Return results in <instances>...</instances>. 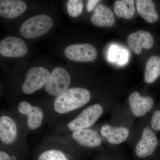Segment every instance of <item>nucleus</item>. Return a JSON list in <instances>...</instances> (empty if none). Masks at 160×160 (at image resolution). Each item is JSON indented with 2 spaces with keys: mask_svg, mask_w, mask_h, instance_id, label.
<instances>
[{
  "mask_svg": "<svg viewBox=\"0 0 160 160\" xmlns=\"http://www.w3.org/2000/svg\"><path fill=\"white\" fill-rule=\"evenodd\" d=\"M91 94L89 90L81 88H69L57 97L54 100V110L65 114L85 106L89 102Z\"/></svg>",
  "mask_w": 160,
  "mask_h": 160,
  "instance_id": "f257e3e1",
  "label": "nucleus"
},
{
  "mask_svg": "<svg viewBox=\"0 0 160 160\" xmlns=\"http://www.w3.org/2000/svg\"><path fill=\"white\" fill-rule=\"evenodd\" d=\"M53 25V21L49 16L38 15L25 21L20 27V32L26 38H36L46 34Z\"/></svg>",
  "mask_w": 160,
  "mask_h": 160,
  "instance_id": "f03ea898",
  "label": "nucleus"
},
{
  "mask_svg": "<svg viewBox=\"0 0 160 160\" xmlns=\"http://www.w3.org/2000/svg\"><path fill=\"white\" fill-rule=\"evenodd\" d=\"M70 82V76L66 69L56 67L50 73L45 86V90L49 94L58 97L69 89Z\"/></svg>",
  "mask_w": 160,
  "mask_h": 160,
  "instance_id": "7ed1b4c3",
  "label": "nucleus"
},
{
  "mask_svg": "<svg viewBox=\"0 0 160 160\" xmlns=\"http://www.w3.org/2000/svg\"><path fill=\"white\" fill-rule=\"evenodd\" d=\"M103 112L102 107L100 104H96L89 106L68 123L67 127L72 132L88 129L97 122Z\"/></svg>",
  "mask_w": 160,
  "mask_h": 160,
  "instance_id": "20e7f679",
  "label": "nucleus"
},
{
  "mask_svg": "<svg viewBox=\"0 0 160 160\" xmlns=\"http://www.w3.org/2000/svg\"><path fill=\"white\" fill-rule=\"evenodd\" d=\"M50 73L48 69L42 67L30 68L26 73L22 90L26 94L33 93L45 86Z\"/></svg>",
  "mask_w": 160,
  "mask_h": 160,
  "instance_id": "39448f33",
  "label": "nucleus"
},
{
  "mask_svg": "<svg viewBox=\"0 0 160 160\" xmlns=\"http://www.w3.org/2000/svg\"><path fill=\"white\" fill-rule=\"evenodd\" d=\"M65 54L69 60L82 62L94 61L97 57L98 52L91 44H78L67 46L65 50Z\"/></svg>",
  "mask_w": 160,
  "mask_h": 160,
  "instance_id": "423d86ee",
  "label": "nucleus"
},
{
  "mask_svg": "<svg viewBox=\"0 0 160 160\" xmlns=\"http://www.w3.org/2000/svg\"><path fill=\"white\" fill-rule=\"evenodd\" d=\"M27 51L26 43L20 38L9 37L0 42V53L5 57H21L26 55Z\"/></svg>",
  "mask_w": 160,
  "mask_h": 160,
  "instance_id": "0eeeda50",
  "label": "nucleus"
},
{
  "mask_svg": "<svg viewBox=\"0 0 160 160\" xmlns=\"http://www.w3.org/2000/svg\"><path fill=\"white\" fill-rule=\"evenodd\" d=\"M158 145V139L154 132L149 127L144 129L142 136L136 146L135 152L139 158H145L154 152Z\"/></svg>",
  "mask_w": 160,
  "mask_h": 160,
  "instance_id": "6e6552de",
  "label": "nucleus"
},
{
  "mask_svg": "<svg viewBox=\"0 0 160 160\" xmlns=\"http://www.w3.org/2000/svg\"><path fill=\"white\" fill-rule=\"evenodd\" d=\"M127 43L129 48L134 53L140 55L142 49H150L153 47L154 39L149 32L139 30L128 36Z\"/></svg>",
  "mask_w": 160,
  "mask_h": 160,
  "instance_id": "1a4fd4ad",
  "label": "nucleus"
},
{
  "mask_svg": "<svg viewBox=\"0 0 160 160\" xmlns=\"http://www.w3.org/2000/svg\"><path fill=\"white\" fill-rule=\"evenodd\" d=\"M18 110L20 113L27 116V125L29 129L34 130L42 125L44 114L39 107L32 106L26 101H23L19 104Z\"/></svg>",
  "mask_w": 160,
  "mask_h": 160,
  "instance_id": "9d476101",
  "label": "nucleus"
},
{
  "mask_svg": "<svg viewBox=\"0 0 160 160\" xmlns=\"http://www.w3.org/2000/svg\"><path fill=\"white\" fill-rule=\"evenodd\" d=\"M129 108L135 116L142 117L152 108L154 102L149 96L142 97L136 91L132 92L129 98Z\"/></svg>",
  "mask_w": 160,
  "mask_h": 160,
  "instance_id": "9b49d317",
  "label": "nucleus"
},
{
  "mask_svg": "<svg viewBox=\"0 0 160 160\" xmlns=\"http://www.w3.org/2000/svg\"><path fill=\"white\" fill-rule=\"evenodd\" d=\"M18 129L13 119L8 116H2L0 118V139L6 145L13 144L16 140Z\"/></svg>",
  "mask_w": 160,
  "mask_h": 160,
  "instance_id": "f8f14e48",
  "label": "nucleus"
},
{
  "mask_svg": "<svg viewBox=\"0 0 160 160\" xmlns=\"http://www.w3.org/2000/svg\"><path fill=\"white\" fill-rule=\"evenodd\" d=\"M92 22L101 27H110L115 23V17L112 10L105 5H98L91 17Z\"/></svg>",
  "mask_w": 160,
  "mask_h": 160,
  "instance_id": "ddd939ff",
  "label": "nucleus"
},
{
  "mask_svg": "<svg viewBox=\"0 0 160 160\" xmlns=\"http://www.w3.org/2000/svg\"><path fill=\"white\" fill-rule=\"evenodd\" d=\"M27 8L26 3L20 0H1L0 15L7 19L18 17Z\"/></svg>",
  "mask_w": 160,
  "mask_h": 160,
  "instance_id": "4468645a",
  "label": "nucleus"
},
{
  "mask_svg": "<svg viewBox=\"0 0 160 160\" xmlns=\"http://www.w3.org/2000/svg\"><path fill=\"white\" fill-rule=\"evenodd\" d=\"M72 137L80 146L88 148L98 147L102 143V140L96 132L91 129H82L74 131Z\"/></svg>",
  "mask_w": 160,
  "mask_h": 160,
  "instance_id": "2eb2a0df",
  "label": "nucleus"
},
{
  "mask_svg": "<svg viewBox=\"0 0 160 160\" xmlns=\"http://www.w3.org/2000/svg\"><path fill=\"white\" fill-rule=\"evenodd\" d=\"M101 133L109 143L118 145L128 138L129 132L126 127H115L106 124L101 127Z\"/></svg>",
  "mask_w": 160,
  "mask_h": 160,
  "instance_id": "dca6fc26",
  "label": "nucleus"
},
{
  "mask_svg": "<svg viewBox=\"0 0 160 160\" xmlns=\"http://www.w3.org/2000/svg\"><path fill=\"white\" fill-rule=\"evenodd\" d=\"M137 9L141 17L149 23L158 21L159 16L156 10L154 2L151 0H137L136 1Z\"/></svg>",
  "mask_w": 160,
  "mask_h": 160,
  "instance_id": "f3484780",
  "label": "nucleus"
},
{
  "mask_svg": "<svg viewBox=\"0 0 160 160\" xmlns=\"http://www.w3.org/2000/svg\"><path fill=\"white\" fill-rule=\"evenodd\" d=\"M133 0H118L114 2L113 9L115 13L119 18L131 19L134 16L135 9Z\"/></svg>",
  "mask_w": 160,
  "mask_h": 160,
  "instance_id": "a211bd4d",
  "label": "nucleus"
},
{
  "mask_svg": "<svg viewBox=\"0 0 160 160\" xmlns=\"http://www.w3.org/2000/svg\"><path fill=\"white\" fill-rule=\"evenodd\" d=\"M160 75V58L153 56L149 59L146 63L145 71V81L151 84L154 82Z\"/></svg>",
  "mask_w": 160,
  "mask_h": 160,
  "instance_id": "6ab92c4d",
  "label": "nucleus"
},
{
  "mask_svg": "<svg viewBox=\"0 0 160 160\" xmlns=\"http://www.w3.org/2000/svg\"><path fill=\"white\" fill-rule=\"evenodd\" d=\"M67 12L70 17L76 18L82 13L83 7L82 1L69 0L66 4Z\"/></svg>",
  "mask_w": 160,
  "mask_h": 160,
  "instance_id": "aec40b11",
  "label": "nucleus"
},
{
  "mask_svg": "<svg viewBox=\"0 0 160 160\" xmlns=\"http://www.w3.org/2000/svg\"><path fill=\"white\" fill-rule=\"evenodd\" d=\"M38 160H68L63 152L57 149H50L40 154Z\"/></svg>",
  "mask_w": 160,
  "mask_h": 160,
  "instance_id": "412c9836",
  "label": "nucleus"
},
{
  "mask_svg": "<svg viewBox=\"0 0 160 160\" xmlns=\"http://www.w3.org/2000/svg\"><path fill=\"white\" fill-rule=\"evenodd\" d=\"M152 128L156 131L160 130V110L155 112L152 118Z\"/></svg>",
  "mask_w": 160,
  "mask_h": 160,
  "instance_id": "4be33fe9",
  "label": "nucleus"
},
{
  "mask_svg": "<svg viewBox=\"0 0 160 160\" xmlns=\"http://www.w3.org/2000/svg\"><path fill=\"white\" fill-rule=\"evenodd\" d=\"M98 0H89L86 4V10L88 12H91L94 9L97 4L99 2Z\"/></svg>",
  "mask_w": 160,
  "mask_h": 160,
  "instance_id": "5701e85b",
  "label": "nucleus"
},
{
  "mask_svg": "<svg viewBox=\"0 0 160 160\" xmlns=\"http://www.w3.org/2000/svg\"><path fill=\"white\" fill-rule=\"evenodd\" d=\"M0 160H11L9 155L4 151L0 152Z\"/></svg>",
  "mask_w": 160,
  "mask_h": 160,
  "instance_id": "b1692460",
  "label": "nucleus"
}]
</instances>
